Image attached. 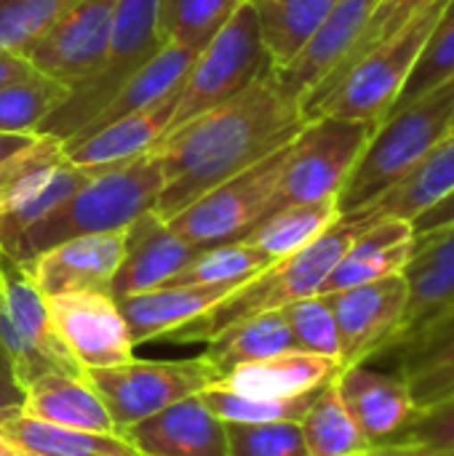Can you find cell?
<instances>
[{"label": "cell", "mask_w": 454, "mask_h": 456, "mask_svg": "<svg viewBox=\"0 0 454 456\" xmlns=\"http://www.w3.org/2000/svg\"><path fill=\"white\" fill-rule=\"evenodd\" d=\"M450 80H454V0L444 3L393 110H401V107L417 102L420 96L431 94L433 88H439Z\"/></svg>", "instance_id": "cell-38"}, {"label": "cell", "mask_w": 454, "mask_h": 456, "mask_svg": "<svg viewBox=\"0 0 454 456\" xmlns=\"http://www.w3.org/2000/svg\"><path fill=\"white\" fill-rule=\"evenodd\" d=\"M29 72H35V69L29 67V61H27L24 56L0 51V86L8 83V80H13V77L29 75Z\"/></svg>", "instance_id": "cell-49"}, {"label": "cell", "mask_w": 454, "mask_h": 456, "mask_svg": "<svg viewBox=\"0 0 454 456\" xmlns=\"http://www.w3.org/2000/svg\"><path fill=\"white\" fill-rule=\"evenodd\" d=\"M201 248L179 238L155 211L142 214L126 227L123 262L110 283L112 299H126L166 286Z\"/></svg>", "instance_id": "cell-17"}, {"label": "cell", "mask_w": 454, "mask_h": 456, "mask_svg": "<svg viewBox=\"0 0 454 456\" xmlns=\"http://www.w3.org/2000/svg\"><path fill=\"white\" fill-rule=\"evenodd\" d=\"M70 88L29 72L0 86V131L37 134L43 120L67 99Z\"/></svg>", "instance_id": "cell-36"}, {"label": "cell", "mask_w": 454, "mask_h": 456, "mask_svg": "<svg viewBox=\"0 0 454 456\" xmlns=\"http://www.w3.org/2000/svg\"><path fill=\"white\" fill-rule=\"evenodd\" d=\"M161 0H118L107 53L102 64L43 120L37 134H51L62 144L83 131L104 104L166 45L158 27Z\"/></svg>", "instance_id": "cell-6"}, {"label": "cell", "mask_w": 454, "mask_h": 456, "mask_svg": "<svg viewBox=\"0 0 454 456\" xmlns=\"http://www.w3.org/2000/svg\"><path fill=\"white\" fill-rule=\"evenodd\" d=\"M401 441L420 444L433 456H454V395L428 409H417V417Z\"/></svg>", "instance_id": "cell-44"}, {"label": "cell", "mask_w": 454, "mask_h": 456, "mask_svg": "<svg viewBox=\"0 0 454 456\" xmlns=\"http://www.w3.org/2000/svg\"><path fill=\"white\" fill-rule=\"evenodd\" d=\"M179 88L166 99L123 115L102 128H94L64 144L67 160L88 174H99L115 166H123L144 152H150L169 131Z\"/></svg>", "instance_id": "cell-20"}, {"label": "cell", "mask_w": 454, "mask_h": 456, "mask_svg": "<svg viewBox=\"0 0 454 456\" xmlns=\"http://www.w3.org/2000/svg\"><path fill=\"white\" fill-rule=\"evenodd\" d=\"M404 278L409 289V302L396 345L425 321L454 305V224L415 235V248Z\"/></svg>", "instance_id": "cell-25"}, {"label": "cell", "mask_w": 454, "mask_h": 456, "mask_svg": "<svg viewBox=\"0 0 454 456\" xmlns=\"http://www.w3.org/2000/svg\"><path fill=\"white\" fill-rule=\"evenodd\" d=\"M300 428L308 456H353L369 449V441L345 409L334 379L318 390V395L302 414Z\"/></svg>", "instance_id": "cell-34"}, {"label": "cell", "mask_w": 454, "mask_h": 456, "mask_svg": "<svg viewBox=\"0 0 454 456\" xmlns=\"http://www.w3.org/2000/svg\"><path fill=\"white\" fill-rule=\"evenodd\" d=\"M353 456H433L428 449H423L420 444L412 441H393V444H380V446H369L364 452Z\"/></svg>", "instance_id": "cell-47"}, {"label": "cell", "mask_w": 454, "mask_h": 456, "mask_svg": "<svg viewBox=\"0 0 454 456\" xmlns=\"http://www.w3.org/2000/svg\"><path fill=\"white\" fill-rule=\"evenodd\" d=\"M273 69H284L313 37L337 0H246Z\"/></svg>", "instance_id": "cell-30"}, {"label": "cell", "mask_w": 454, "mask_h": 456, "mask_svg": "<svg viewBox=\"0 0 454 456\" xmlns=\"http://www.w3.org/2000/svg\"><path fill=\"white\" fill-rule=\"evenodd\" d=\"M115 11L118 0L78 3L24 51V59L35 72L75 88L102 64Z\"/></svg>", "instance_id": "cell-15"}, {"label": "cell", "mask_w": 454, "mask_h": 456, "mask_svg": "<svg viewBox=\"0 0 454 456\" xmlns=\"http://www.w3.org/2000/svg\"><path fill=\"white\" fill-rule=\"evenodd\" d=\"M0 441L37 456H139L120 433H91L13 417L0 425Z\"/></svg>", "instance_id": "cell-31"}, {"label": "cell", "mask_w": 454, "mask_h": 456, "mask_svg": "<svg viewBox=\"0 0 454 456\" xmlns=\"http://www.w3.org/2000/svg\"><path fill=\"white\" fill-rule=\"evenodd\" d=\"M48 318L59 342L83 371L107 369L134 358V342L110 291H72L45 297Z\"/></svg>", "instance_id": "cell-14"}, {"label": "cell", "mask_w": 454, "mask_h": 456, "mask_svg": "<svg viewBox=\"0 0 454 456\" xmlns=\"http://www.w3.org/2000/svg\"><path fill=\"white\" fill-rule=\"evenodd\" d=\"M305 123L302 104L273 69L235 99L169 131L153 147L163 171L153 211L169 222L217 184L286 147Z\"/></svg>", "instance_id": "cell-1"}, {"label": "cell", "mask_w": 454, "mask_h": 456, "mask_svg": "<svg viewBox=\"0 0 454 456\" xmlns=\"http://www.w3.org/2000/svg\"><path fill=\"white\" fill-rule=\"evenodd\" d=\"M244 283L246 281L214 286H161L144 294L118 299V307L128 326L131 342L144 345L153 339H166L177 329L206 315Z\"/></svg>", "instance_id": "cell-22"}, {"label": "cell", "mask_w": 454, "mask_h": 456, "mask_svg": "<svg viewBox=\"0 0 454 456\" xmlns=\"http://www.w3.org/2000/svg\"><path fill=\"white\" fill-rule=\"evenodd\" d=\"M450 134H454V110H452V120H450Z\"/></svg>", "instance_id": "cell-52"}, {"label": "cell", "mask_w": 454, "mask_h": 456, "mask_svg": "<svg viewBox=\"0 0 454 456\" xmlns=\"http://www.w3.org/2000/svg\"><path fill=\"white\" fill-rule=\"evenodd\" d=\"M21 417L59 428L118 433L102 398L83 374H45L24 390Z\"/></svg>", "instance_id": "cell-27"}, {"label": "cell", "mask_w": 454, "mask_h": 456, "mask_svg": "<svg viewBox=\"0 0 454 456\" xmlns=\"http://www.w3.org/2000/svg\"><path fill=\"white\" fill-rule=\"evenodd\" d=\"M270 72L273 61L262 45L254 11L249 8V3H244L233 13V19L198 51L190 72L179 86L169 131L235 99L252 83Z\"/></svg>", "instance_id": "cell-7"}, {"label": "cell", "mask_w": 454, "mask_h": 456, "mask_svg": "<svg viewBox=\"0 0 454 456\" xmlns=\"http://www.w3.org/2000/svg\"><path fill=\"white\" fill-rule=\"evenodd\" d=\"M86 377L102 398L118 433L190 395L203 393L219 379L203 355L185 361L131 358L118 366L88 369Z\"/></svg>", "instance_id": "cell-10"}, {"label": "cell", "mask_w": 454, "mask_h": 456, "mask_svg": "<svg viewBox=\"0 0 454 456\" xmlns=\"http://www.w3.org/2000/svg\"><path fill=\"white\" fill-rule=\"evenodd\" d=\"M83 0H0V51L19 53Z\"/></svg>", "instance_id": "cell-40"}, {"label": "cell", "mask_w": 454, "mask_h": 456, "mask_svg": "<svg viewBox=\"0 0 454 456\" xmlns=\"http://www.w3.org/2000/svg\"><path fill=\"white\" fill-rule=\"evenodd\" d=\"M246 0H161L158 27L166 43L201 51Z\"/></svg>", "instance_id": "cell-35"}, {"label": "cell", "mask_w": 454, "mask_h": 456, "mask_svg": "<svg viewBox=\"0 0 454 456\" xmlns=\"http://www.w3.org/2000/svg\"><path fill=\"white\" fill-rule=\"evenodd\" d=\"M433 3H439V0H380L377 3V8L372 11V16H369V21H367V27L361 29V35H359V40L353 43V48L348 51V56L340 61V67L324 80V83H318L305 99H302V110L313 102V99H318L345 69H351L364 53H369L372 48H377L380 43H385L388 37H393L407 21H412L420 11H425L428 5H433Z\"/></svg>", "instance_id": "cell-41"}, {"label": "cell", "mask_w": 454, "mask_h": 456, "mask_svg": "<svg viewBox=\"0 0 454 456\" xmlns=\"http://www.w3.org/2000/svg\"><path fill=\"white\" fill-rule=\"evenodd\" d=\"M326 299L337 321L340 363L345 369L367 363L396 345L407 315L409 289L404 275H391L326 294Z\"/></svg>", "instance_id": "cell-13"}, {"label": "cell", "mask_w": 454, "mask_h": 456, "mask_svg": "<svg viewBox=\"0 0 454 456\" xmlns=\"http://www.w3.org/2000/svg\"><path fill=\"white\" fill-rule=\"evenodd\" d=\"M289 350H297V345L286 323V315L284 310H270V313H260L246 321H238L235 326L209 339L203 358L214 366L217 377H225L227 371L244 363L265 361Z\"/></svg>", "instance_id": "cell-29"}, {"label": "cell", "mask_w": 454, "mask_h": 456, "mask_svg": "<svg viewBox=\"0 0 454 456\" xmlns=\"http://www.w3.org/2000/svg\"><path fill=\"white\" fill-rule=\"evenodd\" d=\"M343 363L302 350H289L265 361L244 363L214 385L249 398H294L316 393L340 374Z\"/></svg>", "instance_id": "cell-26"}, {"label": "cell", "mask_w": 454, "mask_h": 456, "mask_svg": "<svg viewBox=\"0 0 454 456\" xmlns=\"http://www.w3.org/2000/svg\"><path fill=\"white\" fill-rule=\"evenodd\" d=\"M454 110V80L433 88L417 102L393 110L369 136L340 195V214L369 208L401 184L450 134Z\"/></svg>", "instance_id": "cell-4"}, {"label": "cell", "mask_w": 454, "mask_h": 456, "mask_svg": "<svg viewBox=\"0 0 454 456\" xmlns=\"http://www.w3.org/2000/svg\"><path fill=\"white\" fill-rule=\"evenodd\" d=\"M139 456H227L225 422L190 395L120 433Z\"/></svg>", "instance_id": "cell-19"}, {"label": "cell", "mask_w": 454, "mask_h": 456, "mask_svg": "<svg viewBox=\"0 0 454 456\" xmlns=\"http://www.w3.org/2000/svg\"><path fill=\"white\" fill-rule=\"evenodd\" d=\"M91 179L88 171L67 160L64 144L51 134L37 139L0 166V248L62 206Z\"/></svg>", "instance_id": "cell-11"}, {"label": "cell", "mask_w": 454, "mask_h": 456, "mask_svg": "<svg viewBox=\"0 0 454 456\" xmlns=\"http://www.w3.org/2000/svg\"><path fill=\"white\" fill-rule=\"evenodd\" d=\"M0 347L27 390L45 374H83L54 334L45 297L27 267L0 248Z\"/></svg>", "instance_id": "cell-9"}, {"label": "cell", "mask_w": 454, "mask_h": 456, "mask_svg": "<svg viewBox=\"0 0 454 456\" xmlns=\"http://www.w3.org/2000/svg\"><path fill=\"white\" fill-rule=\"evenodd\" d=\"M375 128L364 120L329 115L308 120L286 147L270 214L297 203L337 198Z\"/></svg>", "instance_id": "cell-8"}, {"label": "cell", "mask_w": 454, "mask_h": 456, "mask_svg": "<svg viewBox=\"0 0 454 456\" xmlns=\"http://www.w3.org/2000/svg\"><path fill=\"white\" fill-rule=\"evenodd\" d=\"M195 51H190V48H185V45H177V43H166L107 104H104V110L83 128V131H78L72 139H78V136H83V134H88V131H94V128H102V126H107V123H112V120H118V118H123V115H131V112H136V110H144V107H150V104H155V102H161V99H166L169 94H174L179 86H182V80H185V75L190 72V67H193V61H195ZM70 139V142H72ZM67 144V142H64Z\"/></svg>", "instance_id": "cell-28"}, {"label": "cell", "mask_w": 454, "mask_h": 456, "mask_svg": "<svg viewBox=\"0 0 454 456\" xmlns=\"http://www.w3.org/2000/svg\"><path fill=\"white\" fill-rule=\"evenodd\" d=\"M198 395L222 422L262 425V422H300L308 406L313 403V398L318 395V390L294 398H249L211 385Z\"/></svg>", "instance_id": "cell-39"}, {"label": "cell", "mask_w": 454, "mask_h": 456, "mask_svg": "<svg viewBox=\"0 0 454 456\" xmlns=\"http://www.w3.org/2000/svg\"><path fill=\"white\" fill-rule=\"evenodd\" d=\"M375 222L367 211L340 214V219L321 232L313 243L294 251L292 256H284L265 267L260 275L238 286L225 302L211 307L206 315L190 321L187 326L177 329L166 339L174 342H209L225 329L235 326L238 321H246L260 313L284 310L292 302L308 299L321 294L329 273L337 267L348 246L359 238L361 230H367Z\"/></svg>", "instance_id": "cell-2"}, {"label": "cell", "mask_w": 454, "mask_h": 456, "mask_svg": "<svg viewBox=\"0 0 454 456\" xmlns=\"http://www.w3.org/2000/svg\"><path fill=\"white\" fill-rule=\"evenodd\" d=\"M399 350V377L407 382L417 409L454 395V305L407 334Z\"/></svg>", "instance_id": "cell-23"}, {"label": "cell", "mask_w": 454, "mask_h": 456, "mask_svg": "<svg viewBox=\"0 0 454 456\" xmlns=\"http://www.w3.org/2000/svg\"><path fill=\"white\" fill-rule=\"evenodd\" d=\"M447 0H439L407 21L393 37L364 53L351 69H345L318 99H313L302 112L313 118H345L380 126L393 110L399 94L404 91L412 67L442 13Z\"/></svg>", "instance_id": "cell-5"}, {"label": "cell", "mask_w": 454, "mask_h": 456, "mask_svg": "<svg viewBox=\"0 0 454 456\" xmlns=\"http://www.w3.org/2000/svg\"><path fill=\"white\" fill-rule=\"evenodd\" d=\"M340 219L337 198L316 200V203H297L278 208L276 214L265 216L246 238L254 248H260L268 259L278 262L292 256L294 251L313 243L321 232H326Z\"/></svg>", "instance_id": "cell-33"}, {"label": "cell", "mask_w": 454, "mask_h": 456, "mask_svg": "<svg viewBox=\"0 0 454 456\" xmlns=\"http://www.w3.org/2000/svg\"><path fill=\"white\" fill-rule=\"evenodd\" d=\"M161 187L163 171L153 150L123 166L91 174L78 192H72L37 224L24 230L5 254L16 262H29L40 251L70 238L120 232L134 219L155 208Z\"/></svg>", "instance_id": "cell-3"}, {"label": "cell", "mask_w": 454, "mask_h": 456, "mask_svg": "<svg viewBox=\"0 0 454 456\" xmlns=\"http://www.w3.org/2000/svg\"><path fill=\"white\" fill-rule=\"evenodd\" d=\"M286 147L217 184L166 224L195 248H211L246 238L270 214Z\"/></svg>", "instance_id": "cell-12"}, {"label": "cell", "mask_w": 454, "mask_h": 456, "mask_svg": "<svg viewBox=\"0 0 454 456\" xmlns=\"http://www.w3.org/2000/svg\"><path fill=\"white\" fill-rule=\"evenodd\" d=\"M377 3L380 0H337L321 27L308 40V45L284 69H276L281 86L300 104L318 83H324L340 67V61L359 40L361 29L367 27Z\"/></svg>", "instance_id": "cell-21"}, {"label": "cell", "mask_w": 454, "mask_h": 456, "mask_svg": "<svg viewBox=\"0 0 454 456\" xmlns=\"http://www.w3.org/2000/svg\"><path fill=\"white\" fill-rule=\"evenodd\" d=\"M0 456H19V454H16V449H13V446H8L5 441H0Z\"/></svg>", "instance_id": "cell-50"}, {"label": "cell", "mask_w": 454, "mask_h": 456, "mask_svg": "<svg viewBox=\"0 0 454 456\" xmlns=\"http://www.w3.org/2000/svg\"><path fill=\"white\" fill-rule=\"evenodd\" d=\"M16 454H19V456H37V454H29V452H21V449H16Z\"/></svg>", "instance_id": "cell-51"}, {"label": "cell", "mask_w": 454, "mask_h": 456, "mask_svg": "<svg viewBox=\"0 0 454 456\" xmlns=\"http://www.w3.org/2000/svg\"><path fill=\"white\" fill-rule=\"evenodd\" d=\"M294 345L302 353L340 361V331L326 294H316L284 307Z\"/></svg>", "instance_id": "cell-42"}, {"label": "cell", "mask_w": 454, "mask_h": 456, "mask_svg": "<svg viewBox=\"0 0 454 456\" xmlns=\"http://www.w3.org/2000/svg\"><path fill=\"white\" fill-rule=\"evenodd\" d=\"M334 387L369 446L401 441L417 417L407 382L401 377L372 371L367 363L340 369Z\"/></svg>", "instance_id": "cell-18"}, {"label": "cell", "mask_w": 454, "mask_h": 456, "mask_svg": "<svg viewBox=\"0 0 454 456\" xmlns=\"http://www.w3.org/2000/svg\"><path fill=\"white\" fill-rule=\"evenodd\" d=\"M415 248V230L407 219L380 216L348 246L337 267L329 273L321 294L345 291L391 275H404Z\"/></svg>", "instance_id": "cell-24"}, {"label": "cell", "mask_w": 454, "mask_h": 456, "mask_svg": "<svg viewBox=\"0 0 454 456\" xmlns=\"http://www.w3.org/2000/svg\"><path fill=\"white\" fill-rule=\"evenodd\" d=\"M450 192H454V134H447L401 184L361 211L372 214L375 219L393 216L412 222Z\"/></svg>", "instance_id": "cell-32"}, {"label": "cell", "mask_w": 454, "mask_h": 456, "mask_svg": "<svg viewBox=\"0 0 454 456\" xmlns=\"http://www.w3.org/2000/svg\"><path fill=\"white\" fill-rule=\"evenodd\" d=\"M21 406H24V387L19 385L8 355L0 347V425L21 417Z\"/></svg>", "instance_id": "cell-45"}, {"label": "cell", "mask_w": 454, "mask_h": 456, "mask_svg": "<svg viewBox=\"0 0 454 456\" xmlns=\"http://www.w3.org/2000/svg\"><path fill=\"white\" fill-rule=\"evenodd\" d=\"M37 139V134H13V131H0V166L8 163L13 155H19L21 150H27L32 142Z\"/></svg>", "instance_id": "cell-48"}, {"label": "cell", "mask_w": 454, "mask_h": 456, "mask_svg": "<svg viewBox=\"0 0 454 456\" xmlns=\"http://www.w3.org/2000/svg\"><path fill=\"white\" fill-rule=\"evenodd\" d=\"M442 313H444V310H442Z\"/></svg>", "instance_id": "cell-53"}, {"label": "cell", "mask_w": 454, "mask_h": 456, "mask_svg": "<svg viewBox=\"0 0 454 456\" xmlns=\"http://www.w3.org/2000/svg\"><path fill=\"white\" fill-rule=\"evenodd\" d=\"M270 265L273 259H268L252 243L233 240L222 246L201 248L166 286H214V283L252 281Z\"/></svg>", "instance_id": "cell-37"}, {"label": "cell", "mask_w": 454, "mask_h": 456, "mask_svg": "<svg viewBox=\"0 0 454 456\" xmlns=\"http://www.w3.org/2000/svg\"><path fill=\"white\" fill-rule=\"evenodd\" d=\"M454 224V192H450L444 200H439L436 206H431L425 214H420L417 219H412V230L415 235H425V232H433V230H442V227H450Z\"/></svg>", "instance_id": "cell-46"}, {"label": "cell", "mask_w": 454, "mask_h": 456, "mask_svg": "<svg viewBox=\"0 0 454 456\" xmlns=\"http://www.w3.org/2000/svg\"><path fill=\"white\" fill-rule=\"evenodd\" d=\"M126 230L96 232L62 240L29 262H21L43 297L72 291H110V283L123 262Z\"/></svg>", "instance_id": "cell-16"}, {"label": "cell", "mask_w": 454, "mask_h": 456, "mask_svg": "<svg viewBox=\"0 0 454 456\" xmlns=\"http://www.w3.org/2000/svg\"><path fill=\"white\" fill-rule=\"evenodd\" d=\"M227 456H308L300 422H225Z\"/></svg>", "instance_id": "cell-43"}]
</instances>
